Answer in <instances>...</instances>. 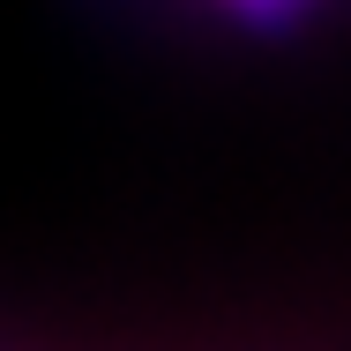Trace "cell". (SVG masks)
<instances>
[{
  "label": "cell",
  "mask_w": 351,
  "mask_h": 351,
  "mask_svg": "<svg viewBox=\"0 0 351 351\" xmlns=\"http://www.w3.org/2000/svg\"><path fill=\"white\" fill-rule=\"evenodd\" d=\"M232 23H254V30H284V23H299L314 0H217Z\"/></svg>",
  "instance_id": "cell-1"
}]
</instances>
